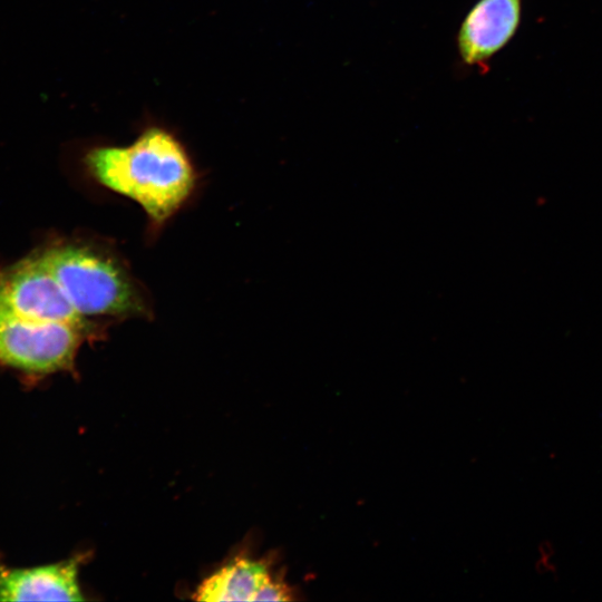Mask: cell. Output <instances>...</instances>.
<instances>
[{
    "label": "cell",
    "instance_id": "cell-8",
    "mask_svg": "<svg viewBox=\"0 0 602 602\" xmlns=\"http://www.w3.org/2000/svg\"><path fill=\"white\" fill-rule=\"evenodd\" d=\"M290 589L281 581L269 579L255 595L254 601H289Z\"/></svg>",
    "mask_w": 602,
    "mask_h": 602
},
{
    "label": "cell",
    "instance_id": "cell-1",
    "mask_svg": "<svg viewBox=\"0 0 602 602\" xmlns=\"http://www.w3.org/2000/svg\"><path fill=\"white\" fill-rule=\"evenodd\" d=\"M88 174L101 186L138 203L162 226L190 198L197 175L183 144L153 126L125 146H95L84 155Z\"/></svg>",
    "mask_w": 602,
    "mask_h": 602
},
{
    "label": "cell",
    "instance_id": "cell-4",
    "mask_svg": "<svg viewBox=\"0 0 602 602\" xmlns=\"http://www.w3.org/2000/svg\"><path fill=\"white\" fill-rule=\"evenodd\" d=\"M0 311L29 319L88 324L75 310L41 254L0 271Z\"/></svg>",
    "mask_w": 602,
    "mask_h": 602
},
{
    "label": "cell",
    "instance_id": "cell-6",
    "mask_svg": "<svg viewBox=\"0 0 602 602\" xmlns=\"http://www.w3.org/2000/svg\"><path fill=\"white\" fill-rule=\"evenodd\" d=\"M80 557L32 567L0 565V601H82Z\"/></svg>",
    "mask_w": 602,
    "mask_h": 602
},
{
    "label": "cell",
    "instance_id": "cell-3",
    "mask_svg": "<svg viewBox=\"0 0 602 602\" xmlns=\"http://www.w3.org/2000/svg\"><path fill=\"white\" fill-rule=\"evenodd\" d=\"M91 334L88 324L0 311V365L29 379L72 371L80 344Z\"/></svg>",
    "mask_w": 602,
    "mask_h": 602
},
{
    "label": "cell",
    "instance_id": "cell-2",
    "mask_svg": "<svg viewBox=\"0 0 602 602\" xmlns=\"http://www.w3.org/2000/svg\"><path fill=\"white\" fill-rule=\"evenodd\" d=\"M40 254L81 317L147 315L137 282L111 253L93 245L59 244Z\"/></svg>",
    "mask_w": 602,
    "mask_h": 602
},
{
    "label": "cell",
    "instance_id": "cell-5",
    "mask_svg": "<svg viewBox=\"0 0 602 602\" xmlns=\"http://www.w3.org/2000/svg\"><path fill=\"white\" fill-rule=\"evenodd\" d=\"M523 0H478L467 12L457 35L460 60L482 74L489 60L515 36Z\"/></svg>",
    "mask_w": 602,
    "mask_h": 602
},
{
    "label": "cell",
    "instance_id": "cell-7",
    "mask_svg": "<svg viewBox=\"0 0 602 602\" xmlns=\"http://www.w3.org/2000/svg\"><path fill=\"white\" fill-rule=\"evenodd\" d=\"M269 579L268 566L263 562L235 559L205 579L193 599L210 602L254 601Z\"/></svg>",
    "mask_w": 602,
    "mask_h": 602
}]
</instances>
